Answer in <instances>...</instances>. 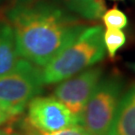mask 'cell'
<instances>
[{"label":"cell","instance_id":"2e32d148","mask_svg":"<svg viewBox=\"0 0 135 135\" xmlns=\"http://www.w3.org/2000/svg\"><path fill=\"white\" fill-rule=\"evenodd\" d=\"M129 66H130V67L132 68L133 70H135V63H131V64L129 65Z\"/></svg>","mask_w":135,"mask_h":135},{"label":"cell","instance_id":"7c38bea8","mask_svg":"<svg viewBox=\"0 0 135 135\" xmlns=\"http://www.w3.org/2000/svg\"><path fill=\"white\" fill-rule=\"evenodd\" d=\"M22 134L23 135H91L88 131L85 130L80 125L68 127V128L56 131V132H52V133H43V132H39V131L31 128L25 121L23 122V132H22Z\"/></svg>","mask_w":135,"mask_h":135},{"label":"cell","instance_id":"9c48e42d","mask_svg":"<svg viewBox=\"0 0 135 135\" xmlns=\"http://www.w3.org/2000/svg\"><path fill=\"white\" fill-rule=\"evenodd\" d=\"M71 12L87 20H96L105 12L103 0H62Z\"/></svg>","mask_w":135,"mask_h":135},{"label":"cell","instance_id":"277c9868","mask_svg":"<svg viewBox=\"0 0 135 135\" xmlns=\"http://www.w3.org/2000/svg\"><path fill=\"white\" fill-rule=\"evenodd\" d=\"M42 86L41 69L22 58L13 72L0 76V110L9 117L18 116Z\"/></svg>","mask_w":135,"mask_h":135},{"label":"cell","instance_id":"8992f818","mask_svg":"<svg viewBox=\"0 0 135 135\" xmlns=\"http://www.w3.org/2000/svg\"><path fill=\"white\" fill-rule=\"evenodd\" d=\"M103 77L100 67H91L59 82L54 89L53 97L67 107L76 118H79L88 99Z\"/></svg>","mask_w":135,"mask_h":135},{"label":"cell","instance_id":"3957f363","mask_svg":"<svg viewBox=\"0 0 135 135\" xmlns=\"http://www.w3.org/2000/svg\"><path fill=\"white\" fill-rule=\"evenodd\" d=\"M124 84L119 75L103 76L78 118L91 135H107L123 95Z\"/></svg>","mask_w":135,"mask_h":135},{"label":"cell","instance_id":"30bf717a","mask_svg":"<svg viewBox=\"0 0 135 135\" xmlns=\"http://www.w3.org/2000/svg\"><path fill=\"white\" fill-rule=\"evenodd\" d=\"M126 36L121 29L107 28L103 32V43L107 53L111 58L116 55L117 51L125 44Z\"/></svg>","mask_w":135,"mask_h":135},{"label":"cell","instance_id":"52a82bcc","mask_svg":"<svg viewBox=\"0 0 135 135\" xmlns=\"http://www.w3.org/2000/svg\"><path fill=\"white\" fill-rule=\"evenodd\" d=\"M107 135H135V85L123 93Z\"/></svg>","mask_w":135,"mask_h":135},{"label":"cell","instance_id":"ba28073f","mask_svg":"<svg viewBox=\"0 0 135 135\" xmlns=\"http://www.w3.org/2000/svg\"><path fill=\"white\" fill-rule=\"evenodd\" d=\"M21 59L12 26L0 24V76L13 72Z\"/></svg>","mask_w":135,"mask_h":135},{"label":"cell","instance_id":"5b68a950","mask_svg":"<svg viewBox=\"0 0 135 135\" xmlns=\"http://www.w3.org/2000/svg\"><path fill=\"white\" fill-rule=\"evenodd\" d=\"M25 122L43 133H52L78 125V119L55 97L36 96L28 103Z\"/></svg>","mask_w":135,"mask_h":135},{"label":"cell","instance_id":"6da1fadb","mask_svg":"<svg viewBox=\"0 0 135 135\" xmlns=\"http://www.w3.org/2000/svg\"><path fill=\"white\" fill-rule=\"evenodd\" d=\"M21 58L44 67L87 26L50 0H16L7 11Z\"/></svg>","mask_w":135,"mask_h":135},{"label":"cell","instance_id":"5bb4252c","mask_svg":"<svg viewBox=\"0 0 135 135\" xmlns=\"http://www.w3.org/2000/svg\"><path fill=\"white\" fill-rule=\"evenodd\" d=\"M0 135H23V134L19 133V132H16L14 129H11V130H6L0 132Z\"/></svg>","mask_w":135,"mask_h":135},{"label":"cell","instance_id":"e0dca14e","mask_svg":"<svg viewBox=\"0 0 135 135\" xmlns=\"http://www.w3.org/2000/svg\"><path fill=\"white\" fill-rule=\"evenodd\" d=\"M2 1H4V0H0V2H2ZM14 1H16V0H14ZM2 16V13H1V9H0V17Z\"/></svg>","mask_w":135,"mask_h":135},{"label":"cell","instance_id":"4fadbf2b","mask_svg":"<svg viewBox=\"0 0 135 135\" xmlns=\"http://www.w3.org/2000/svg\"><path fill=\"white\" fill-rule=\"evenodd\" d=\"M16 116L14 117H11L9 120L5 121L3 123H0V132L6 130H11V129H14V125L16 123Z\"/></svg>","mask_w":135,"mask_h":135},{"label":"cell","instance_id":"9a60e30c","mask_svg":"<svg viewBox=\"0 0 135 135\" xmlns=\"http://www.w3.org/2000/svg\"><path fill=\"white\" fill-rule=\"evenodd\" d=\"M11 117H9V116H7L5 113H3L2 111L0 110V123H3V122H5V121L9 120Z\"/></svg>","mask_w":135,"mask_h":135},{"label":"cell","instance_id":"7a4b0ae2","mask_svg":"<svg viewBox=\"0 0 135 135\" xmlns=\"http://www.w3.org/2000/svg\"><path fill=\"white\" fill-rule=\"evenodd\" d=\"M103 32L100 25L84 29L73 42L42 67L43 85L59 83L101 61L105 56Z\"/></svg>","mask_w":135,"mask_h":135},{"label":"cell","instance_id":"8fae6325","mask_svg":"<svg viewBox=\"0 0 135 135\" xmlns=\"http://www.w3.org/2000/svg\"><path fill=\"white\" fill-rule=\"evenodd\" d=\"M102 17V21L107 28L123 29L128 25V18L117 7L105 11Z\"/></svg>","mask_w":135,"mask_h":135}]
</instances>
